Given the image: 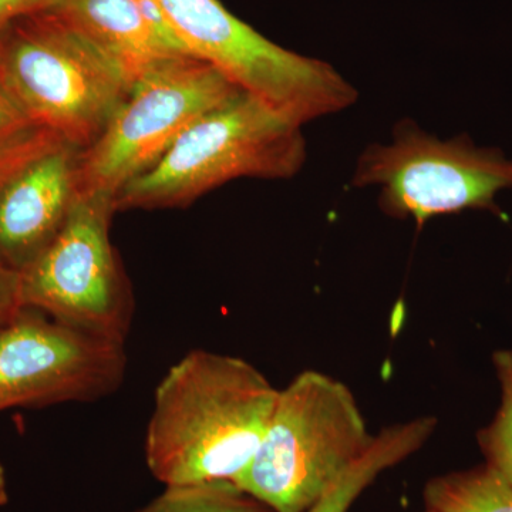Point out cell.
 Returning <instances> with one entry per match:
<instances>
[{
	"label": "cell",
	"instance_id": "cell-1",
	"mask_svg": "<svg viewBox=\"0 0 512 512\" xmlns=\"http://www.w3.org/2000/svg\"><path fill=\"white\" fill-rule=\"evenodd\" d=\"M279 390L241 357L192 350L154 393L144 454L165 487L234 483L264 439Z\"/></svg>",
	"mask_w": 512,
	"mask_h": 512
},
{
	"label": "cell",
	"instance_id": "cell-2",
	"mask_svg": "<svg viewBox=\"0 0 512 512\" xmlns=\"http://www.w3.org/2000/svg\"><path fill=\"white\" fill-rule=\"evenodd\" d=\"M131 86L126 70L53 6L0 30V90L30 123L82 150Z\"/></svg>",
	"mask_w": 512,
	"mask_h": 512
},
{
	"label": "cell",
	"instance_id": "cell-3",
	"mask_svg": "<svg viewBox=\"0 0 512 512\" xmlns=\"http://www.w3.org/2000/svg\"><path fill=\"white\" fill-rule=\"evenodd\" d=\"M305 161L301 124L241 90L198 117L151 170L121 188L114 208L185 207L237 178L288 180Z\"/></svg>",
	"mask_w": 512,
	"mask_h": 512
},
{
	"label": "cell",
	"instance_id": "cell-4",
	"mask_svg": "<svg viewBox=\"0 0 512 512\" xmlns=\"http://www.w3.org/2000/svg\"><path fill=\"white\" fill-rule=\"evenodd\" d=\"M373 440L352 390L306 370L279 390L264 439L235 485L272 512H305Z\"/></svg>",
	"mask_w": 512,
	"mask_h": 512
},
{
	"label": "cell",
	"instance_id": "cell-5",
	"mask_svg": "<svg viewBox=\"0 0 512 512\" xmlns=\"http://www.w3.org/2000/svg\"><path fill=\"white\" fill-rule=\"evenodd\" d=\"M191 56L239 89L305 126L356 103L357 90L329 63L266 39L220 0H157Z\"/></svg>",
	"mask_w": 512,
	"mask_h": 512
},
{
	"label": "cell",
	"instance_id": "cell-6",
	"mask_svg": "<svg viewBox=\"0 0 512 512\" xmlns=\"http://www.w3.org/2000/svg\"><path fill=\"white\" fill-rule=\"evenodd\" d=\"M241 92L194 56L165 59L131 86L92 146L82 151L79 192L114 202L121 188L154 167L198 117Z\"/></svg>",
	"mask_w": 512,
	"mask_h": 512
},
{
	"label": "cell",
	"instance_id": "cell-7",
	"mask_svg": "<svg viewBox=\"0 0 512 512\" xmlns=\"http://www.w3.org/2000/svg\"><path fill=\"white\" fill-rule=\"evenodd\" d=\"M352 184L379 185L384 214L421 227L466 210L500 212L495 197L512 188V160L468 136L443 141L404 120L394 127L392 143L363 151Z\"/></svg>",
	"mask_w": 512,
	"mask_h": 512
},
{
	"label": "cell",
	"instance_id": "cell-8",
	"mask_svg": "<svg viewBox=\"0 0 512 512\" xmlns=\"http://www.w3.org/2000/svg\"><path fill=\"white\" fill-rule=\"evenodd\" d=\"M114 212L111 198L79 192L57 237L20 275V296L23 308L124 345L134 298L110 241Z\"/></svg>",
	"mask_w": 512,
	"mask_h": 512
},
{
	"label": "cell",
	"instance_id": "cell-9",
	"mask_svg": "<svg viewBox=\"0 0 512 512\" xmlns=\"http://www.w3.org/2000/svg\"><path fill=\"white\" fill-rule=\"evenodd\" d=\"M124 345L22 308L0 328V413L13 407L93 402L126 379Z\"/></svg>",
	"mask_w": 512,
	"mask_h": 512
},
{
	"label": "cell",
	"instance_id": "cell-10",
	"mask_svg": "<svg viewBox=\"0 0 512 512\" xmlns=\"http://www.w3.org/2000/svg\"><path fill=\"white\" fill-rule=\"evenodd\" d=\"M82 148L39 130L0 163V266L22 275L57 237L79 194Z\"/></svg>",
	"mask_w": 512,
	"mask_h": 512
},
{
	"label": "cell",
	"instance_id": "cell-11",
	"mask_svg": "<svg viewBox=\"0 0 512 512\" xmlns=\"http://www.w3.org/2000/svg\"><path fill=\"white\" fill-rule=\"evenodd\" d=\"M53 8L113 57L133 83L157 63L177 57L148 25L140 0H56Z\"/></svg>",
	"mask_w": 512,
	"mask_h": 512
},
{
	"label": "cell",
	"instance_id": "cell-12",
	"mask_svg": "<svg viewBox=\"0 0 512 512\" xmlns=\"http://www.w3.org/2000/svg\"><path fill=\"white\" fill-rule=\"evenodd\" d=\"M431 416L396 423L380 431L372 446L305 512H348L380 474L420 450L436 430Z\"/></svg>",
	"mask_w": 512,
	"mask_h": 512
},
{
	"label": "cell",
	"instance_id": "cell-13",
	"mask_svg": "<svg viewBox=\"0 0 512 512\" xmlns=\"http://www.w3.org/2000/svg\"><path fill=\"white\" fill-rule=\"evenodd\" d=\"M423 498L436 512H512V485L485 464L431 478Z\"/></svg>",
	"mask_w": 512,
	"mask_h": 512
},
{
	"label": "cell",
	"instance_id": "cell-14",
	"mask_svg": "<svg viewBox=\"0 0 512 512\" xmlns=\"http://www.w3.org/2000/svg\"><path fill=\"white\" fill-rule=\"evenodd\" d=\"M133 512H272L234 483L173 485Z\"/></svg>",
	"mask_w": 512,
	"mask_h": 512
},
{
	"label": "cell",
	"instance_id": "cell-15",
	"mask_svg": "<svg viewBox=\"0 0 512 512\" xmlns=\"http://www.w3.org/2000/svg\"><path fill=\"white\" fill-rule=\"evenodd\" d=\"M493 365L500 383V406L493 421L477 433L485 466L512 485V349L497 350Z\"/></svg>",
	"mask_w": 512,
	"mask_h": 512
},
{
	"label": "cell",
	"instance_id": "cell-16",
	"mask_svg": "<svg viewBox=\"0 0 512 512\" xmlns=\"http://www.w3.org/2000/svg\"><path fill=\"white\" fill-rule=\"evenodd\" d=\"M39 130L0 90V163Z\"/></svg>",
	"mask_w": 512,
	"mask_h": 512
},
{
	"label": "cell",
	"instance_id": "cell-17",
	"mask_svg": "<svg viewBox=\"0 0 512 512\" xmlns=\"http://www.w3.org/2000/svg\"><path fill=\"white\" fill-rule=\"evenodd\" d=\"M23 308L20 275L0 266V328Z\"/></svg>",
	"mask_w": 512,
	"mask_h": 512
},
{
	"label": "cell",
	"instance_id": "cell-18",
	"mask_svg": "<svg viewBox=\"0 0 512 512\" xmlns=\"http://www.w3.org/2000/svg\"><path fill=\"white\" fill-rule=\"evenodd\" d=\"M55 2L56 0H0V30L5 29L12 20L50 8Z\"/></svg>",
	"mask_w": 512,
	"mask_h": 512
},
{
	"label": "cell",
	"instance_id": "cell-19",
	"mask_svg": "<svg viewBox=\"0 0 512 512\" xmlns=\"http://www.w3.org/2000/svg\"><path fill=\"white\" fill-rule=\"evenodd\" d=\"M9 494H8V483H6V473L5 468H3L2 463H0V507L8 504Z\"/></svg>",
	"mask_w": 512,
	"mask_h": 512
},
{
	"label": "cell",
	"instance_id": "cell-20",
	"mask_svg": "<svg viewBox=\"0 0 512 512\" xmlns=\"http://www.w3.org/2000/svg\"><path fill=\"white\" fill-rule=\"evenodd\" d=\"M424 512H436V511H433V510H427V508H426V510H424Z\"/></svg>",
	"mask_w": 512,
	"mask_h": 512
}]
</instances>
